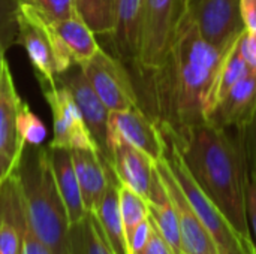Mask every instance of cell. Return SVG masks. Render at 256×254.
Masks as SVG:
<instances>
[{
    "instance_id": "1",
    "label": "cell",
    "mask_w": 256,
    "mask_h": 254,
    "mask_svg": "<svg viewBox=\"0 0 256 254\" xmlns=\"http://www.w3.org/2000/svg\"><path fill=\"white\" fill-rule=\"evenodd\" d=\"M232 46L220 49L204 40L186 10L165 61L156 69L141 72L144 99L140 106L162 135L180 136L206 121L210 85Z\"/></svg>"
},
{
    "instance_id": "2",
    "label": "cell",
    "mask_w": 256,
    "mask_h": 254,
    "mask_svg": "<svg viewBox=\"0 0 256 254\" xmlns=\"http://www.w3.org/2000/svg\"><path fill=\"white\" fill-rule=\"evenodd\" d=\"M164 136L176 142L202 192L228 217L242 237L252 241L246 211L248 169L237 132L232 135L206 120L180 136Z\"/></svg>"
},
{
    "instance_id": "3",
    "label": "cell",
    "mask_w": 256,
    "mask_h": 254,
    "mask_svg": "<svg viewBox=\"0 0 256 254\" xmlns=\"http://www.w3.org/2000/svg\"><path fill=\"white\" fill-rule=\"evenodd\" d=\"M16 174L28 226L52 253L70 254V222L56 184L48 147L26 145Z\"/></svg>"
},
{
    "instance_id": "4",
    "label": "cell",
    "mask_w": 256,
    "mask_h": 254,
    "mask_svg": "<svg viewBox=\"0 0 256 254\" xmlns=\"http://www.w3.org/2000/svg\"><path fill=\"white\" fill-rule=\"evenodd\" d=\"M165 160L186 195L194 211L200 217L204 228L213 238L219 254H256L255 244L232 226L228 217L218 208V205L202 192L192 174L189 172L182 153L174 141L165 138Z\"/></svg>"
},
{
    "instance_id": "5",
    "label": "cell",
    "mask_w": 256,
    "mask_h": 254,
    "mask_svg": "<svg viewBox=\"0 0 256 254\" xmlns=\"http://www.w3.org/2000/svg\"><path fill=\"white\" fill-rule=\"evenodd\" d=\"M16 43L26 48L42 88L54 85L57 76L74 64L54 22L27 1L21 3Z\"/></svg>"
},
{
    "instance_id": "6",
    "label": "cell",
    "mask_w": 256,
    "mask_h": 254,
    "mask_svg": "<svg viewBox=\"0 0 256 254\" xmlns=\"http://www.w3.org/2000/svg\"><path fill=\"white\" fill-rule=\"evenodd\" d=\"M188 0H142L141 40L136 66L147 72L160 66L170 54Z\"/></svg>"
},
{
    "instance_id": "7",
    "label": "cell",
    "mask_w": 256,
    "mask_h": 254,
    "mask_svg": "<svg viewBox=\"0 0 256 254\" xmlns=\"http://www.w3.org/2000/svg\"><path fill=\"white\" fill-rule=\"evenodd\" d=\"M81 67L110 112L140 106L135 85L124 63L118 57H112L100 48L90 60L81 64Z\"/></svg>"
},
{
    "instance_id": "8",
    "label": "cell",
    "mask_w": 256,
    "mask_h": 254,
    "mask_svg": "<svg viewBox=\"0 0 256 254\" xmlns=\"http://www.w3.org/2000/svg\"><path fill=\"white\" fill-rule=\"evenodd\" d=\"M188 13L204 40L225 49L244 31L242 0H188Z\"/></svg>"
},
{
    "instance_id": "9",
    "label": "cell",
    "mask_w": 256,
    "mask_h": 254,
    "mask_svg": "<svg viewBox=\"0 0 256 254\" xmlns=\"http://www.w3.org/2000/svg\"><path fill=\"white\" fill-rule=\"evenodd\" d=\"M56 82L63 85L76 103L84 123L98 147L100 157L111 163V147H110V111L90 85L81 64L74 63L69 69L62 72Z\"/></svg>"
},
{
    "instance_id": "10",
    "label": "cell",
    "mask_w": 256,
    "mask_h": 254,
    "mask_svg": "<svg viewBox=\"0 0 256 254\" xmlns=\"http://www.w3.org/2000/svg\"><path fill=\"white\" fill-rule=\"evenodd\" d=\"M21 102L10 67L4 61L0 75V183L16 169L26 147L18 129Z\"/></svg>"
},
{
    "instance_id": "11",
    "label": "cell",
    "mask_w": 256,
    "mask_h": 254,
    "mask_svg": "<svg viewBox=\"0 0 256 254\" xmlns=\"http://www.w3.org/2000/svg\"><path fill=\"white\" fill-rule=\"evenodd\" d=\"M42 91L52 114L54 138L50 147L98 150L70 93L58 82L42 88Z\"/></svg>"
},
{
    "instance_id": "12",
    "label": "cell",
    "mask_w": 256,
    "mask_h": 254,
    "mask_svg": "<svg viewBox=\"0 0 256 254\" xmlns=\"http://www.w3.org/2000/svg\"><path fill=\"white\" fill-rule=\"evenodd\" d=\"M154 165L176 207L183 254H219L213 238L210 237L208 231L204 228L200 217L189 204L180 184L172 175L165 157L162 156Z\"/></svg>"
},
{
    "instance_id": "13",
    "label": "cell",
    "mask_w": 256,
    "mask_h": 254,
    "mask_svg": "<svg viewBox=\"0 0 256 254\" xmlns=\"http://www.w3.org/2000/svg\"><path fill=\"white\" fill-rule=\"evenodd\" d=\"M110 139L120 138L158 162L165 154V139L156 123L140 108L111 111L108 118Z\"/></svg>"
},
{
    "instance_id": "14",
    "label": "cell",
    "mask_w": 256,
    "mask_h": 254,
    "mask_svg": "<svg viewBox=\"0 0 256 254\" xmlns=\"http://www.w3.org/2000/svg\"><path fill=\"white\" fill-rule=\"evenodd\" d=\"M27 217L16 169L0 183V254H21Z\"/></svg>"
},
{
    "instance_id": "15",
    "label": "cell",
    "mask_w": 256,
    "mask_h": 254,
    "mask_svg": "<svg viewBox=\"0 0 256 254\" xmlns=\"http://www.w3.org/2000/svg\"><path fill=\"white\" fill-rule=\"evenodd\" d=\"M110 147L111 166L120 183L147 199L156 175V162L120 138H111Z\"/></svg>"
},
{
    "instance_id": "16",
    "label": "cell",
    "mask_w": 256,
    "mask_h": 254,
    "mask_svg": "<svg viewBox=\"0 0 256 254\" xmlns=\"http://www.w3.org/2000/svg\"><path fill=\"white\" fill-rule=\"evenodd\" d=\"M255 111L256 72H250L231 88L206 120L219 129L240 132L250 123Z\"/></svg>"
},
{
    "instance_id": "17",
    "label": "cell",
    "mask_w": 256,
    "mask_h": 254,
    "mask_svg": "<svg viewBox=\"0 0 256 254\" xmlns=\"http://www.w3.org/2000/svg\"><path fill=\"white\" fill-rule=\"evenodd\" d=\"M142 0H118L111 36L114 51L123 63L136 64L141 40Z\"/></svg>"
},
{
    "instance_id": "18",
    "label": "cell",
    "mask_w": 256,
    "mask_h": 254,
    "mask_svg": "<svg viewBox=\"0 0 256 254\" xmlns=\"http://www.w3.org/2000/svg\"><path fill=\"white\" fill-rule=\"evenodd\" d=\"M105 168H106V180H108L106 189L99 204L93 210V213L99 220L116 254H129V244L124 234V226L120 213V198H118L120 180L117 178L111 163L106 160H105Z\"/></svg>"
},
{
    "instance_id": "19",
    "label": "cell",
    "mask_w": 256,
    "mask_h": 254,
    "mask_svg": "<svg viewBox=\"0 0 256 254\" xmlns=\"http://www.w3.org/2000/svg\"><path fill=\"white\" fill-rule=\"evenodd\" d=\"M70 154L84 207L93 211L106 189L105 160L94 148H70Z\"/></svg>"
},
{
    "instance_id": "20",
    "label": "cell",
    "mask_w": 256,
    "mask_h": 254,
    "mask_svg": "<svg viewBox=\"0 0 256 254\" xmlns=\"http://www.w3.org/2000/svg\"><path fill=\"white\" fill-rule=\"evenodd\" d=\"M48 151H50V160H51V168H52L57 189L66 205L69 222L70 225H74L87 214V210L82 202L80 183L72 162L70 148L48 145Z\"/></svg>"
},
{
    "instance_id": "21",
    "label": "cell",
    "mask_w": 256,
    "mask_h": 254,
    "mask_svg": "<svg viewBox=\"0 0 256 254\" xmlns=\"http://www.w3.org/2000/svg\"><path fill=\"white\" fill-rule=\"evenodd\" d=\"M146 201L148 204L150 219L154 223V226L159 229V232L166 240V243L174 250V253L183 254L176 207L166 192V187L158 169H156V175L153 178V183H152V187Z\"/></svg>"
},
{
    "instance_id": "22",
    "label": "cell",
    "mask_w": 256,
    "mask_h": 254,
    "mask_svg": "<svg viewBox=\"0 0 256 254\" xmlns=\"http://www.w3.org/2000/svg\"><path fill=\"white\" fill-rule=\"evenodd\" d=\"M250 73V69L248 66V63L244 61V58L242 57L238 48H237V42L234 43V46L228 51V54L225 55L206 99V118L207 115L216 108V105L231 91V88L242 81L244 76H248Z\"/></svg>"
},
{
    "instance_id": "23",
    "label": "cell",
    "mask_w": 256,
    "mask_h": 254,
    "mask_svg": "<svg viewBox=\"0 0 256 254\" xmlns=\"http://www.w3.org/2000/svg\"><path fill=\"white\" fill-rule=\"evenodd\" d=\"M70 254H116L93 211L69 228Z\"/></svg>"
},
{
    "instance_id": "24",
    "label": "cell",
    "mask_w": 256,
    "mask_h": 254,
    "mask_svg": "<svg viewBox=\"0 0 256 254\" xmlns=\"http://www.w3.org/2000/svg\"><path fill=\"white\" fill-rule=\"evenodd\" d=\"M54 25L69 54L72 55L74 63L84 64L100 49L94 33L78 15L60 22H54Z\"/></svg>"
},
{
    "instance_id": "25",
    "label": "cell",
    "mask_w": 256,
    "mask_h": 254,
    "mask_svg": "<svg viewBox=\"0 0 256 254\" xmlns=\"http://www.w3.org/2000/svg\"><path fill=\"white\" fill-rule=\"evenodd\" d=\"M118 0H75L78 16L94 34H111L116 25Z\"/></svg>"
},
{
    "instance_id": "26",
    "label": "cell",
    "mask_w": 256,
    "mask_h": 254,
    "mask_svg": "<svg viewBox=\"0 0 256 254\" xmlns=\"http://www.w3.org/2000/svg\"><path fill=\"white\" fill-rule=\"evenodd\" d=\"M118 198H120V213H122V220L124 226V234L129 240L132 238L135 229L148 219V204L146 198L129 189L128 186L120 183V190H118Z\"/></svg>"
},
{
    "instance_id": "27",
    "label": "cell",
    "mask_w": 256,
    "mask_h": 254,
    "mask_svg": "<svg viewBox=\"0 0 256 254\" xmlns=\"http://www.w3.org/2000/svg\"><path fill=\"white\" fill-rule=\"evenodd\" d=\"M18 129L26 145H42L46 138V127L24 100L18 112Z\"/></svg>"
},
{
    "instance_id": "28",
    "label": "cell",
    "mask_w": 256,
    "mask_h": 254,
    "mask_svg": "<svg viewBox=\"0 0 256 254\" xmlns=\"http://www.w3.org/2000/svg\"><path fill=\"white\" fill-rule=\"evenodd\" d=\"M22 0H0V42L8 49L18 40V15Z\"/></svg>"
},
{
    "instance_id": "29",
    "label": "cell",
    "mask_w": 256,
    "mask_h": 254,
    "mask_svg": "<svg viewBox=\"0 0 256 254\" xmlns=\"http://www.w3.org/2000/svg\"><path fill=\"white\" fill-rule=\"evenodd\" d=\"M33 4L52 22H60L76 16L75 0H22Z\"/></svg>"
},
{
    "instance_id": "30",
    "label": "cell",
    "mask_w": 256,
    "mask_h": 254,
    "mask_svg": "<svg viewBox=\"0 0 256 254\" xmlns=\"http://www.w3.org/2000/svg\"><path fill=\"white\" fill-rule=\"evenodd\" d=\"M237 135H238L240 142H242L246 169H248V177L256 178V111L250 123L244 129L237 132Z\"/></svg>"
},
{
    "instance_id": "31",
    "label": "cell",
    "mask_w": 256,
    "mask_h": 254,
    "mask_svg": "<svg viewBox=\"0 0 256 254\" xmlns=\"http://www.w3.org/2000/svg\"><path fill=\"white\" fill-rule=\"evenodd\" d=\"M152 220V219H150ZM136 254H176L174 250L170 247V244L166 243V240L162 237V234L159 232V229L154 226V223L152 222V231H150V237L146 243V246L138 252Z\"/></svg>"
},
{
    "instance_id": "32",
    "label": "cell",
    "mask_w": 256,
    "mask_h": 254,
    "mask_svg": "<svg viewBox=\"0 0 256 254\" xmlns=\"http://www.w3.org/2000/svg\"><path fill=\"white\" fill-rule=\"evenodd\" d=\"M237 48L248 63L250 72H256V37L252 36L246 28L237 39Z\"/></svg>"
},
{
    "instance_id": "33",
    "label": "cell",
    "mask_w": 256,
    "mask_h": 254,
    "mask_svg": "<svg viewBox=\"0 0 256 254\" xmlns=\"http://www.w3.org/2000/svg\"><path fill=\"white\" fill-rule=\"evenodd\" d=\"M21 254H54L44 243L42 240L33 232V229L26 222L24 232H22V246Z\"/></svg>"
},
{
    "instance_id": "34",
    "label": "cell",
    "mask_w": 256,
    "mask_h": 254,
    "mask_svg": "<svg viewBox=\"0 0 256 254\" xmlns=\"http://www.w3.org/2000/svg\"><path fill=\"white\" fill-rule=\"evenodd\" d=\"M246 211H248L250 237L256 249V178H249V177L246 184Z\"/></svg>"
},
{
    "instance_id": "35",
    "label": "cell",
    "mask_w": 256,
    "mask_h": 254,
    "mask_svg": "<svg viewBox=\"0 0 256 254\" xmlns=\"http://www.w3.org/2000/svg\"><path fill=\"white\" fill-rule=\"evenodd\" d=\"M150 231H152V220L150 216L147 220H144L134 232L132 238L129 240V254H136L147 243L148 237H150Z\"/></svg>"
},
{
    "instance_id": "36",
    "label": "cell",
    "mask_w": 256,
    "mask_h": 254,
    "mask_svg": "<svg viewBox=\"0 0 256 254\" xmlns=\"http://www.w3.org/2000/svg\"><path fill=\"white\" fill-rule=\"evenodd\" d=\"M242 15L246 30L256 37V0H242Z\"/></svg>"
},
{
    "instance_id": "37",
    "label": "cell",
    "mask_w": 256,
    "mask_h": 254,
    "mask_svg": "<svg viewBox=\"0 0 256 254\" xmlns=\"http://www.w3.org/2000/svg\"><path fill=\"white\" fill-rule=\"evenodd\" d=\"M4 46L2 45V42H0V75H2V69H3V64H4V61H6V58H4Z\"/></svg>"
}]
</instances>
